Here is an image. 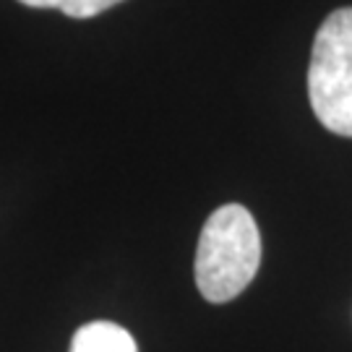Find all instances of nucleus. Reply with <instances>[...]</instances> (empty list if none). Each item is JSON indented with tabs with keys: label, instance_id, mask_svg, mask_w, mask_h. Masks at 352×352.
Listing matches in <instances>:
<instances>
[{
	"label": "nucleus",
	"instance_id": "nucleus-2",
	"mask_svg": "<svg viewBox=\"0 0 352 352\" xmlns=\"http://www.w3.org/2000/svg\"><path fill=\"white\" fill-rule=\"evenodd\" d=\"M308 97L321 126L352 139V8L329 13L316 32Z\"/></svg>",
	"mask_w": 352,
	"mask_h": 352
},
{
	"label": "nucleus",
	"instance_id": "nucleus-1",
	"mask_svg": "<svg viewBox=\"0 0 352 352\" xmlns=\"http://www.w3.org/2000/svg\"><path fill=\"white\" fill-rule=\"evenodd\" d=\"M261 264V235L253 214L225 204L206 219L196 248V285L204 300L230 302L248 287Z\"/></svg>",
	"mask_w": 352,
	"mask_h": 352
},
{
	"label": "nucleus",
	"instance_id": "nucleus-3",
	"mask_svg": "<svg viewBox=\"0 0 352 352\" xmlns=\"http://www.w3.org/2000/svg\"><path fill=\"white\" fill-rule=\"evenodd\" d=\"M68 352H139V344L115 321H91L76 329Z\"/></svg>",
	"mask_w": 352,
	"mask_h": 352
},
{
	"label": "nucleus",
	"instance_id": "nucleus-4",
	"mask_svg": "<svg viewBox=\"0 0 352 352\" xmlns=\"http://www.w3.org/2000/svg\"><path fill=\"white\" fill-rule=\"evenodd\" d=\"M19 3L32 6V8H58L71 19H91L123 0H19Z\"/></svg>",
	"mask_w": 352,
	"mask_h": 352
}]
</instances>
